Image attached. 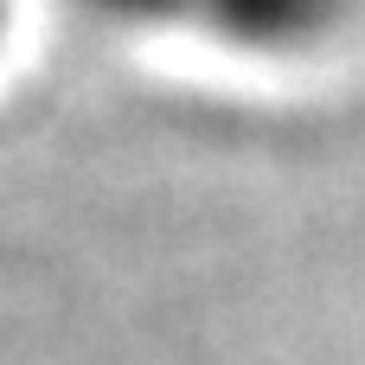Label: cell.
<instances>
[{"instance_id":"cell-3","label":"cell","mask_w":365,"mask_h":365,"mask_svg":"<svg viewBox=\"0 0 365 365\" xmlns=\"http://www.w3.org/2000/svg\"><path fill=\"white\" fill-rule=\"evenodd\" d=\"M6 19H13V0H0V38H6Z\"/></svg>"},{"instance_id":"cell-1","label":"cell","mask_w":365,"mask_h":365,"mask_svg":"<svg viewBox=\"0 0 365 365\" xmlns=\"http://www.w3.org/2000/svg\"><path fill=\"white\" fill-rule=\"evenodd\" d=\"M359 0H192L186 19L212 26L218 45L244 58H308L340 38Z\"/></svg>"},{"instance_id":"cell-2","label":"cell","mask_w":365,"mask_h":365,"mask_svg":"<svg viewBox=\"0 0 365 365\" xmlns=\"http://www.w3.org/2000/svg\"><path fill=\"white\" fill-rule=\"evenodd\" d=\"M83 6L109 26H167L192 13V0H83Z\"/></svg>"}]
</instances>
